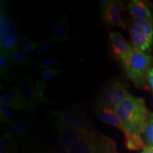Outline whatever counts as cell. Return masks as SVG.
<instances>
[{"label":"cell","mask_w":153,"mask_h":153,"mask_svg":"<svg viewBox=\"0 0 153 153\" xmlns=\"http://www.w3.org/2000/svg\"><path fill=\"white\" fill-rule=\"evenodd\" d=\"M148 81V85L150 86L151 90H152L153 93V65L152 66V68H150V71H149Z\"/></svg>","instance_id":"obj_30"},{"label":"cell","mask_w":153,"mask_h":153,"mask_svg":"<svg viewBox=\"0 0 153 153\" xmlns=\"http://www.w3.org/2000/svg\"><path fill=\"white\" fill-rule=\"evenodd\" d=\"M129 95L128 84L120 78H115L99 91L96 104L114 108Z\"/></svg>","instance_id":"obj_4"},{"label":"cell","mask_w":153,"mask_h":153,"mask_svg":"<svg viewBox=\"0 0 153 153\" xmlns=\"http://www.w3.org/2000/svg\"><path fill=\"white\" fill-rule=\"evenodd\" d=\"M51 123L55 131L58 145L63 150L69 152L74 144L79 140L81 135L52 117H51Z\"/></svg>","instance_id":"obj_9"},{"label":"cell","mask_w":153,"mask_h":153,"mask_svg":"<svg viewBox=\"0 0 153 153\" xmlns=\"http://www.w3.org/2000/svg\"><path fill=\"white\" fill-rule=\"evenodd\" d=\"M124 143L126 148L131 151H137L143 150L145 147L142 135H132V134H123Z\"/></svg>","instance_id":"obj_20"},{"label":"cell","mask_w":153,"mask_h":153,"mask_svg":"<svg viewBox=\"0 0 153 153\" xmlns=\"http://www.w3.org/2000/svg\"><path fill=\"white\" fill-rule=\"evenodd\" d=\"M69 153H118L116 143L104 134L95 133L81 136Z\"/></svg>","instance_id":"obj_3"},{"label":"cell","mask_w":153,"mask_h":153,"mask_svg":"<svg viewBox=\"0 0 153 153\" xmlns=\"http://www.w3.org/2000/svg\"><path fill=\"white\" fill-rule=\"evenodd\" d=\"M15 67L9 60L8 56L4 52L0 53V74L1 76L4 79H9Z\"/></svg>","instance_id":"obj_21"},{"label":"cell","mask_w":153,"mask_h":153,"mask_svg":"<svg viewBox=\"0 0 153 153\" xmlns=\"http://www.w3.org/2000/svg\"><path fill=\"white\" fill-rule=\"evenodd\" d=\"M48 153H69L61 148L59 145H55L46 149Z\"/></svg>","instance_id":"obj_28"},{"label":"cell","mask_w":153,"mask_h":153,"mask_svg":"<svg viewBox=\"0 0 153 153\" xmlns=\"http://www.w3.org/2000/svg\"><path fill=\"white\" fill-rule=\"evenodd\" d=\"M125 129L123 134L142 135L148 110L145 101L130 94L114 108Z\"/></svg>","instance_id":"obj_1"},{"label":"cell","mask_w":153,"mask_h":153,"mask_svg":"<svg viewBox=\"0 0 153 153\" xmlns=\"http://www.w3.org/2000/svg\"><path fill=\"white\" fill-rule=\"evenodd\" d=\"M62 71V70H60L59 68H50L41 71L40 72V74H41L42 79L46 82L53 79Z\"/></svg>","instance_id":"obj_27"},{"label":"cell","mask_w":153,"mask_h":153,"mask_svg":"<svg viewBox=\"0 0 153 153\" xmlns=\"http://www.w3.org/2000/svg\"><path fill=\"white\" fill-rule=\"evenodd\" d=\"M13 110L14 109L8 105L0 104V121L1 123H6L10 126L16 117Z\"/></svg>","instance_id":"obj_23"},{"label":"cell","mask_w":153,"mask_h":153,"mask_svg":"<svg viewBox=\"0 0 153 153\" xmlns=\"http://www.w3.org/2000/svg\"><path fill=\"white\" fill-rule=\"evenodd\" d=\"M124 72L137 88L148 87V73L153 65V57L133 47L131 54L122 61Z\"/></svg>","instance_id":"obj_2"},{"label":"cell","mask_w":153,"mask_h":153,"mask_svg":"<svg viewBox=\"0 0 153 153\" xmlns=\"http://www.w3.org/2000/svg\"><path fill=\"white\" fill-rule=\"evenodd\" d=\"M142 137L145 146H153V113L150 111L147 114Z\"/></svg>","instance_id":"obj_19"},{"label":"cell","mask_w":153,"mask_h":153,"mask_svg":"<svg viewBox=\"0 0 153 153\" xmlns=\"http://www.w3.org/2000/svg\"><path fill=\"white\" fill-rule=\"evenodd\" d=\"M20 92L23 106V111L26 112H33L36 110L38 103L36 101L33 79L30 75H26L17 83Z\"/></svg>","instance_id":"obj_10"},{"label":"cell","mask_w":153,"mask_h":153,"mask_svg":"<svg viewBox=\"0 0 153 153\" xmlns=\"http://www.w3.org/2000/svg\"><path fill=\"white\" fill-rule=\"evenodd\" d=\"M128 9L134 20L153 21V13L147 1L132 0L128 3Z\"/></svg>","instance_id":"obj_13"},{"label":"cell","mask_w":153,"mask_h":153,"mask_svg":"<svg viewBox=\"0 0 153 153\" xmlns=\"http://www.w3.org/2000/svg\"><path fill=\"white\" fill-rule=\"evenodd\" d=\"M129 33L132 46L150 54L153 48V21L133 20L130 24Z\"/></svg>","instance_id":"obj_6"},{"label":"cell","mask_w":153,"mask_h":153,"mask_svg":"<svg viewBox=\"0 0 153 153\" xmlns=\"http://www.w3.org/2000/svg\"><path fill=\"white\" fill-rule=\"evenodd\" d=\"M108 49L111 56L118 61H123L131 54L133 46L129 45L121 33L116 30L108 34Z\"/></svg>","instance_id":"obj_11"},{"label":"cell","mask_w":153,"mask_h":153,"mask_svg":"<svg viewBox=\"0 0 153 153\" xmlns=\"http://www.w3.org/2000/svg\"><path fill=\"white\" fill-rule=\"evenodd\" d=\"M6 54L15 68H24L33 66L34 65L31 59L27 55L22 52L19 49L14 50Z\"/></svg>","instance_id":"obj_18"},{"label":"cell","mask_w":153,"mask_h":153,"mask_svg":"<svg viewBox=\"0 0 153 153\" xmlns=\"http://www.w3.org/2000/svg\"><path fill=\"white\" fill-rule=\"evenodd\" d=\"M19 45L20 42L18 32L15 29L10 30L4 37L1 38V52L7 53L14 50L19 49Z\"/></svg>","instance_id":"obj_16"},{"label":"cell","mask_w":153,"mask_h":153,"mask_svg":"<svg viewBox=\"0 0 153 153\" xmlns=\"http://www.w3.org/2000/svg\"><path fill=\"white\" fill-rule=\"evenodd\" d=\"M141 153H153V146H145Z\"/></svg>","instance_id":"obj_31"},{"label":"cell","mask_w":153,"mask_h":153,"mask_svg":"<svg viewBox=\"0 0 153 153\" xmlns=\"http://www.w3.org/2000/svg\"><path fill=\"white\" fill-rule=\"evenodd\" d=\"M111 1L112 0H100V1H99L100 13L102 12L103 11H104L105 9L107 8V7L111 3Z\"/></svg>","instance_id":"obj_29"},{"label":"cell","mask_w":153,"mask_h":153,"mask_svg":"<svg viewBox=\"0 0 153 153\" xmlns=\"http://www.w3.org/2000/svg\"><path fill=\"white\" fill-rule=\"evenodd\" d=\"M56 43H57V42L55 41L54 38H51V39L48 40V41L41 43L40 46L38 47V49L36 51V54L43 55L48 53L50 51H51V49L54 47V45Z\"/></svg>","instance_id":"obj_26"},{"label":"cell","mask_w":153,"mask_h":153,"mask_svg":"<svg viewBox=\"0 0 153 153\" xmlns=\"http://www.w3.org/2000/svg\"><path fill=\"white\" fill-rule=\"evenodd\" d=\"M93 111L97 116V118L101 121L108 125L114 126L123 132V133H124L125 129H124L123 123L115 111L114 108L94 104L93 106Z\"/></svg>","instance_id":"obj_12"},{"label":"cell","mask_w":153,"mask_h":153,"mask_svg":"<svg viewBox=\"0 0 153 153\" xmlns=\"http://www.w3.org/2000/svg\"><path fill=\"white\" fill-rule=\"evenodd\" d=\"M41 43L34 41L30 37H24L21 41L19 45V50L25 54H29L36 51L38 48L40 46Z\"/></svg>","instance_id":"obj_25"},{"label":"cell","mask_w":153,"mask_h":153,"mask_svg":"<svg viewBox=\"0 0 153 153\" xmlns=\"http://www.w3.org/2000/svg\"><path fill=\"white\" fill-rule=\"evenodd\" d=\"M62 62L60 60L54 58H43L36 62V68L38 72H41L43 70L50 68H58Z\"/></svg>","instance_id":"obj_24"},{"label":"cell","mask_w":153,"mask_h":153,"mask_svg":"<svg viewBox=\"0 0 153 153\" xmlns=\"http://www.w3.org/2000/svg\"><path fill=\"white\" fill-rule=\"evenodd\" d=\"M0 104L8 105L14 110L23 111L22 99L17 84L1 92Z\"/></svg>","instance_id":"obj_14"},{"label":"cell","mask_w":153,"mask_h":153,"mask_svg":"<svg viewBox=\"0 0 153 153\" xmlns=\"http://www.w3.org/2000/svg\"><path fill=\"white\" fill-rule=\"evenodd\" d=\"M52 35V38H54L57 43L72 39L70 33V24L65 14L57 19L53 27Z\"/></svg>","instance_id":"obj_15"},{"label":"cell","mask_w":153,"mask_h":153,"mask_svg":"<svg viewBox=\"0 0 153 153\" xmlns=\"http://www.w3.org/2000/svg\"><path fill=\"white\" fill-rule=\"evenodd\" d=\"M51 117L79 133L81 136L89 135L96 132L92 123L83 113L74 111L53 109L51 111Z\"/></svg>","instance_id":"obj_5"},{"label":"cell","mask_w":153,"mask_h":153,"mask_svg":"<svg viewBox=\"0 0 153 153\" xmlns=\"http://www.w3.org/2000/svg\"><path fill=\"white\" fill-rule=\"evenodd\" d=\"M47 89V84L45 81L43 79L38 80L34 85V90H35L36 99L38 104L41 103L50 102L48 99L45 97V91Z\"/></svg>","instance_id":"obj_22"},{"label":"cell","mask_w":153,"mask_h":153,"mask_svg":"<svg viewBox=\"0 0 153 153\" xmlns=\"http://www.w3.org/2000/svg\"><path fill=\"white\" fill-rule=\"evenodd\" d=\"M28 153H48L46 150H37V151H31V152H29Z\"/></svg>","instance_id":"obj_32"},{"label":"cell","mask_w":153,"mask_h":153,"mask_svg":"<svg viewBox=\"0 0 153 153\" xmlns=\"http://www.w3.org/2000/svg\"><path fill=\"white\" fill-rule=\"evenodd\" d=\"M126 10L123 1L112 0L107 8L101 12V19L106 26H116L120 29L126 30L127 25L122 18V13Z\"/></svg>","instance_id":"obj_8"},{"label":"cell","mask_w":153,"mask_h":153,"mask_svg":"<svg viewBox=\"0 0 153 153\" xmlns=\"http://www.w3.org/2000/svg\"><path fill=\"white\" fill-rule=\"evenodd\" d=\"M11 131L19 140L30 142L35 133L36 124L35 119L30 113H22L15 117L10 124Z\"/></svg>","instance_id":"obj_7"},{"label":"cell","mask_w":153,"mask_h":153,"mask_svg":"<svg viewBox=\"0 0 153 153\" xmlns=\"http://www.w3.org/2000/svg\"><path fill=\"white\" fill-rule=\"evenodd\" d=\"M18 141L11 130L7 131L0 138V153H16Z\"/></svg>","instance_id":"obj_17"}]
</instances>
